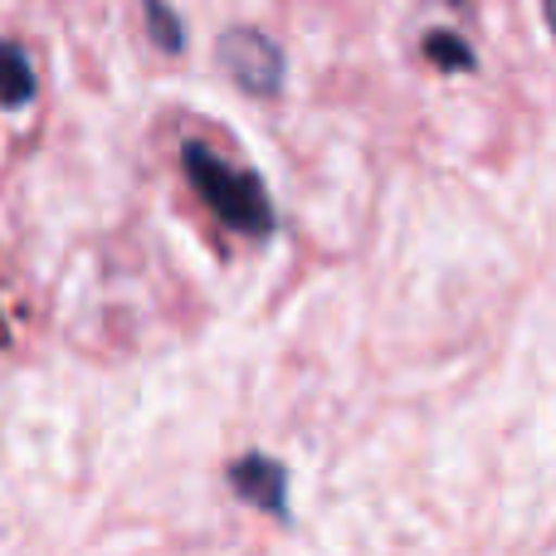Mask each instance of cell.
I'll return each instance as SVG.
<instances>
[{
    "instance_id": "5b68a950",
    "label": "cell",
    "mask_w": 556,
    "mask_h": 556,
    "mask_svg": "<svg viewBox=\"0 0 556 556\" xmlns=\"http://www.w3.org/2000/svg\"><path fill=\"white\" fill-rule=\"evenodd\" d=\"M425 59L440 64V68H450V74H469V68L479 64L473 49L464 45L459 35H450V29H430V35H425Z\"/></svg>"
},
{
    "instance_id": "3957f363",
    "label": "cell",
    "mask_w": 556,
    "mask_h": 556,
    "mask_svg": "<svg viewBox=\"0 0 556 556\" xmlns=\"http://www.w3.org/2000/svg\"><path fill=\"white\" fill-rule=\"evenodd\" d=\"M230 483L244 503H254L260 513H274V518H288V473L283 464H274L269 454H250L230 469Z\"/></svg>"
},
{
    "instance_id": "7a4b0ae2",
    "label": "cell",
    "mask_w": 556,
    "mask_h": 556,
    "mask_svg": "<svg viewBox=\"0 0 556 556\" xmlns=\"http://www.w3.org/2000/svg\"><path fill=\"white\" fill-rule=\"evenodd\" d=\"M220 59L244 93L264 98V93H278V84H283V54H278V45L269 35H260V29H230V35L220 39Z\"/></svg>"
},
{
    "instance_id": "52a82bcc",
    "label": "cell",
    "mask_w": 556,
    "mask_h": 556,
    "mask_svg": "<svg viewBox=\"0 0 556 556\" xmlns=\"http://www.w3.org/2000/svg\"><path fill=\"white\" fill-rule=\"evenodd\" d=\"M547 25H552V35H556V0H547Z\"/></svg>"
},
{
    "instance_id": "8992f818",
    "label": "cell",
    "mask_w": 556,
    "mask_h": 556,
    "mask_svg": "<svg viewBox=\"0 0 556 556\" xmlns=\"http://www.w3.org/2000/svg\"><path fill=\"white\" fill-rule=\"evenodd\" d=\"M147 29L156 35V45H162L166 54H176V49H181V20L166 10V0H147Z\"/></svg>"
},
{
    "instance_id": "277c9868",
    "label": "cell",
    "mask_w": 556,
    "mask_h": 556,
    "mask_svg": "<svg viewBox=\"0 0 556 556\" xmlns=\"http://www.w3.org/2000/svg\"><path fill=\"white\" fill-rule=\"evenodd\" d=\"M35 98V68L10 39H0V108H25Z\"/></svg>"
},
{
    "instance_id": "6da1fadb",
    "label": "cell",
    "mask_w": 556,
    "mask_h": 556,
    "mask_svg": "<svg viewBox=\"0 0 556 556\" xmlns=\"http://www.w3.org/2000/svg\"><path fill=\"white\" fill-rule=\"evenodd\" d=\"M181 162H186V176H191V186L205 195V201H211V211L220 215L230 230L254 235V240L274 230L269 191H264V181L254 172H240V166L220 162V156H215L211 147H201V142H186Z\"/></svg>"
}]
</instances>
